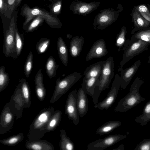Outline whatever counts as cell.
<instances>
[{
	"label": "cell",
	"mask_w": 150,
	"mask_h": 150,
	"mask_svg": "<svg viewBox=\"0 0 150 150\" xmlns=\"http://www.w3.org/2000/svg\"><path fill=\"white\" fill-rule=\"evenodd\" d=\"M9 104L16 118L18 119L21 118L24 108L25 101L22 95L21 85L19 83L11 97Z\"/></svg>",
	"instance_id": "cell-12"
},
{
	"label": "cell",
	"mask_w": 150,
	"mask_h": 150,
	"mask_svg": "<svg viewBox=\"0 0 150 150\" xmlns=\"http://www.w3.org/2000/svg\"><path fill=\"white\" fill-rule=\"evenodd\" d=\"M100 4V2H86L74 1L69 8L74 14L86 16L97 9Z\"/></svg>",
	"instance_id": "cell-13"
},
{
	"label": "cell",
	"mask_w": 150,
	"mask_h": 150,
	"mask_svg": "<svg viewBox=\"0 0 150 150\" xmlns=\"http://www.w3.org/2000/svg\"><path fill=\"white\" fill-rule=\"evenodd\" d=\"M6 0L7 5V9L4 15L5 17L11 19V15L15 10L16 0Z\"/></svg>",
	"instance_id": "cell-39"
},
{
	"label": "cell",
	"mask_w": 150,
	"mask_h": 150,
	"mask_svg": "<svg viewBox=\"0 0 150 150\" xmlns=\"http://www.w3.org/2000/svg\"><path fill=\"white\" fill-rule=\"evenodd\" d=\"M16 24L15 16L11 18L9 26L4 31L3 53L6 57H16L15 46Z\"/></svg>",
	"instance_id": "cell-7"
},
{
	"label": "cell",
	"mask_w": 150,
	"mask_h": 150,
	"mask_svg": "<svg viewBox=\"0 0 150 150\" xmlns=\"http://www.w3.org/2000/svg\"><path fill=\"white\" fill-rule=\"evenodd\" d=\"M55 111L50 107L44 108L36 115L29 127L28 138L30 140L40 139L46 133V128Z\"/></svg>",
	"instance_id": "cell-3"
},
{
	"label": "cell",
	"mask_w": 150,
	"mask_h": 150,
	"mask_svg": "<svg viewBox=\"0 0 150 150\" xmlns=\"http://www.w3.org/2000/svg\"><path fill=\"white\" fill-rule=\"evenodd\" d=\"M84 39L83 36L76 35L71 40L69 45V52L71 56L75 58L79 56L83 49Z\"/></svg>",
	"instance_id": "cell-19"
},
{
	"label": "cell",
	"mask_w": 150,
	"mask_h": 150,
	"mask_svg": "<svg viewBox=\"0 0 150 150\" xmlns=\"http://www.w3.org/2000/svg\"><path fill=\"white\" fill-rule=\"evenodd\" d=\"M120 87V77L118 74H116L111 88L106 97L103 100L95 105L94 108L101 110H107L110 108L116 99Z\"/></svg>",
	"instance_id": "cell-9"
},
{
	"label": "cell",
	"mask_w": 150,
	"mask_h": 150,
	"mask_svg": "<svg viewBox=\"0 0 150 150\" xmlns=\"http://www.w3.org/2000/svg\"><path fill=\"white\" fill-rule=\"evenodd\" d=\"M20 14L25 18L23 28L27 33L32 32L42 25L45 20L46 23L53 28L59 29L62 27L60 20L50 11L38 6L31 8L26 4L21 8Z\"/></svg>",
	"instance_id": "cell-1"
},
{
	"label": "cell",
	"mask_w": 150,
	"mask_h": 150,
	"mask_svg": "<svg viewBox=\"0 0 150 150\" xmlns=\"http://www.w3.org/2000/svg\"><path fill=\"white\" fill-rule=\"evenodd\" d=\"M15 115L11 110L9 103H7L1 112L0 119V135L9 131L14 122Z\"/></svg>",
	"instance_id": "cell-14"
},
{
	"label": "cell",
	"mask_w": 150,
	"mask_h": 150,
	"mask_svg": "<svg viewBox=\"0 0 150 150\" xmlns=\"http://www.w3.org/2000/svg\"><path fill=\"white\" fill-rule=\"evenodd\" d=\"M147 62L148 63L150 64V54L149 57L148 59Z\"/></svg>",
	"instance_id": "cell-45"
},
{
	"label": "cell",
	"mask_w": 150,
	"mask_h": 150,
	"mask_svg": "<svg viewBox=\"0 0 150 150\" xmlns=\"http://www.w3.org/2000/svg\"><path fill=\"white\" fill-rule=\"evenodd\" d=\"M74 0V1H79V0Z\"/></svg>",
	"instance_id": "cell-48"
},
{
	"label": "cell",
	"mask_w": 150,
	"mask_h": 150,
	"mask_svg": "<svg viewBox=\"0 0 150 150\" xmlns=\"http://www.w3.org/2000/svg\"><path fill=\"white\" fill-rule=\"evenodd\" d=\"M79 72H75L66 76L60 80L58 78L56 81L55 88L50 100L51 103H54L63 95L65 93L82 77Z\"/></svg>",
	"instance_id": "cell-6"
},
{
	"label": "cell",
	"mask_w": 150,
	"mask_h": 150,
	"mask_svg": "<svg viewBox=\"0 0 150 150\" xmlns=\"http://www.w3.org/2000/svg\"><path fill=\"white\" fill-rule=\"evenodd\" d=\"M42 1H48L52 2L53 1V0H41Z\"/></svg>",
	"instance_id": "cell-47"
},
{
	"label": "cell",
	"mask_w": 150,
	"mask_h": 150,
	"mask_svg": "<svg viewBox=\"0 0 150 150\" xmlns=\"http://www.w3.org/2000/svg\"><path fill=\"white\" fill-rule=\"evenodd\" d=\"M57 48L59 56L62 64L67 67L68 64V52L67 45L62 38L59 37L57 41Z\"/></svg>",
	"instance_id": "cell-23"
},
{
	"label": "cell",
	"mask_w": 150,
	"mask_h": 150,
	"mask_svg": "<svg viewBox=\"0 0 150 150\" xmlns=\"http://www.w3.org/2000/svg\"><path fill=\"white\" fill-rule=\"evenodd\" d=\"M23 44V35L20 34L16 26L15 33L16 58L18 57L20 55Z\"/></svg>",
	"instance_id": "cell-32"
},
{
	"label": "cell",
	"mask_w": 150,
	"mask_h": 150,
	"mask_svg": "<svg viewBox=\"0 0 150 150\" xmlns=\"http://www.w3.org/2000/svg\"><path fill=\"white\" fill-rule=\"evenodd\" d=\"M63 0H53L48 7L50 12L54 15L57 16L61 13Z\"/></svg>",
	"instance_id": "cell-35"
},
{
	"label": "cell",
	"mask_w": 150,
	"mask_h": 150,
	"mask_svg": "<svg viewBox=\"0 0 150 150\" xmlns=\"http://www.w3.org/2000/svg\"><path fill=\"white\" fill-rule=\"evenodd\" d=\"M146 30V31H148V32H150V28H147L146 29H145V30Z\"/></svg>",
	"instance_id": "cell-46"
},
{
	"label": "cell",
	"mask_w": 150,
	"mask_h": 150,
	"mask_svg": "<svg viewBox=\"0 0 150 150\" xmlns=\"http://www.w3.org/2000/svg\"><path fill=\"white\" fill-rule=\"evenodd\" d=\"M132 17L135 29L132 32V34H134L135 32L139 29L147 28L150 25V22L142 16L137 10L134 12Z\"/></svg>",
	"instance_id": "cell-25"
},
{
	"label": "cell",
	"mask_w": 150,
	"mask_h": 150,
	"mask_svg": "<svg viewBox=\"0 0 150 150\" xmlns=\"http://www.w3.org/2000/svg\"><path fill=\"white\" fill-rule=\"evenodd\" d=\"M10 79L8 74L5 71L3 66L0 67V92L4 90L8 85Z\"/></svg>",
	"instance_id": "cell-33"
},
{
	"label": "cell",
	"mask_w": 150,
	"mask_h": 150,
	"mask_svg": "<svg viewBox=\"0 0 150 150\" xmlns=\"http://www.w3.org/2000/svg\"><path fill=\"white\" fill-rule=\"evenodd\" d=\"M62 118V112L59 110H56L50 118L46 128V132L54 130L59 125Z\"/></svg>",
	"instance_id": "cell-28"
},
{
	"label": "cell",
	"mask_w": 150,
	"mask_h": 150,
	"mask_svg": "<svg viewBox=\"0 0 150 150\" xmlns=\"http://www.w3.org/2000/svg\"><path fill=\"white\" fill-rule=\"evenodd\" d=\"M21 85L22 95L25 101L24 108H29L31 104L30 92L29 85L25 79L23 78L19 81Z\"/></svg>",
	"instance_id": "cell-26"
},
{
	"label": "cell",
	"mask_w": 150,
	"mask_h": 150,
	"mask_svg": "<svg viewBox=\"0 0 150 150\" xmlns=\"http://www.w3.org/2000/svg\"><path fill=\"white\" fill-rule=\"evenodd\" d=\"M134 150H150V138H144L135 147Z\"/></svg>",
	"instance_id": "cell-41"
},
{
	"label": "cell",
	"mask_w": 150,
	"mask_h": 150,
	"mask_svg": "<svg viewBox=\"0 0 150 150\" xmlns=\"http://www.w3.org/2000/svg\"><path fill=\"white\" fill-rule=\"evenodd\" d=\"M7 9V5L6 0H0V12L4 14Z\"/></svg>",
	"instance_id": "cell-42"
},
{
	"label": "cell",
	"mask_w": 150,
	"mask_h": 150,
	"mask_svg": "<svg viewBox=\"0 0 150 150\" xmlns=\"http://www.w3.org/2000/svg\"><path fill=\"white\" fill-rule=\"evenodd\" d=\"M141 63V60H138L130 67L120 71V87L122 88H126L138 69Z\"/></svg>",
	"instance_id": "cell-16"
},
{
	"label": "cell",
	"mask_w": 150,
	"mask_h": 150,
	"mask_svg": "<svg viewBox=\"0 0 150 150\" xmlns=\"http://www.w3.org/2000/svg\"><path fill=\"white\" fill-rule=\"evenodd\" d=\"M87 94L81 86L77 91V106L79 116L83 117L88 109V100Z\"/></svg>",
	"instance_id": "cell-17"
},
{
	"label": "cell",
	"mask_w": 150,
	"mask_h": 150,
	"mask_svg": "<svg viewBox=\"0 0 150 150\" xmlns=\"http://www.w3.org/2000/svg\"><path fill=\"white\" fill-rule=\"evenodd\" d=\"M126 135L115 134L93 141L87 146L88 150H103L117 143L127 137Z\"/></svg>",
	"instance_id": "cell-10"
},
{
	"label": "cell",
	"mask_w": 150,
	"mask_h": 150,
	"mask_svg": "<svg viewBox=\"0 0 150 150\" xmlns=\"http://www.w3.org/2000/svg\"><path fill=\"white\" fill-rule=\"evenodd\" d=\"M98 77H91L88 79L83 78L82 84L87 94L92 97L93 95L96 87L99 83Z\"/></svg>",
	"instance_id": "cell-24"
},
{
	"label": "cell",
	"mask_w": 150,
	"mask_h": 150,
	"mask_svg": "<svg viewBox=\"0 0 150 150\" xmlns=\"http://www.w3.org/2000/svg\"><path fill=\"white\" fill-rule=\"evenodd\" d=\"M25 148L29 150H54L53 145L47 140L39 139L29 140L25 142Z\"/></svg>",
	"instance_id": "cell-18"
},
{
	"label": "cell",
	"mask_w": 150,
	"mask_h": 150,
	"mask_svg": "<svg viewBox=\"0 0 150 150\" xmlns=\"http://www.w3.org/2000/svg\"><path fill=\"white\" fill-rule=\"evenodd\" d=\"M50 40L49 39L42 38L37 43L36 49L38 54L44 53L49 46Z\"/></svg>",
	"instance_id": "cell-36"
},
{
	"label": "cell",
	"mask_w": 150,
	"mask_h": 150,
	"mask_svg": "<svg viewBox=\"0 0 150 150\" xmlns=\"http://www.w3.org/2000/svg\"><path fill=\"white\" fill-rule=\"evenodd\" d=\"M118 15V11L112 8L101 10L94 18L93 23V29H105L116 20Z\"/></svg>",
	"instance_id": "cell-8"
},
{
	"label": "cell",
	"mask_w": 150,
	"mask_h": 150,
	"mask_svg": "<svg viewBox=\"0 0 150 150\" xmlns=\"http://www.w3.org/2000/svg\"><path fill=\"white\" fill-rule=\"evenodd\" d=\"M77 91H71L67 98L65 107V112L69 119L77 125L79 122V115L77 106Z\"/></svg>",
	"instance_id": "cell-11"
},
{
	"label": "cell",
	"mask_w": 150,
	"mask_h": 150,
	"mask_svg": "<svg viewBox=\"0 0 150 150\" xmlns=\"http://www.w3.org/2000/svg\"><path fill=\"white\" fill-rule=\"evenodd\" d=\"M59 67L52 56L48 57L45 64V69L47 74L49 78H52L56 76L57 71Z\"/></svg>",
	"instance_id": "cell-30"
},
{
	"label": "cell",
	"mask_w": 150,
	"mask_h": 150,
	"mask_svg": "<svg viewBox=\"0 0 150 150\" xmlns=\"http://www.w3.org/2000/svg\"><path fill=\"white\" fill-rule=\"evenodd\" d=\"M59 147L60 150H74V143L67 136L65 130L62 129L60 132Z\"/></svg>",
	"instance_id": "cell-27"
},
{
	"label": "cell",
	"mask_w": 150,
	"mask_h": 150,
	"mask_svg": "<svg viewBox=\"0 0 150 150\" xmlns=\"http://www.w3.org/2000/svg\"><path fill=\"white\" fill-rule=\"evenodd\" d=\"M22 0H16L15 10L19 6Z\"/></svg>",
	"instance_id": "cell-43"
},
{
	"label": "cell",
	"mask_w": 150,
	"mask_h": 150,
	"mask_svg": "<svg viewBox=\"0 0 150 150\" xmlns=\"http://www.w3.org/2000/svg\"><path fill=\"white\" fill-rule=\"evenodd\" d=\"M114 62L113 57H108L105 61L101 74L99 78V83L95 89L92 96L94 105L98 103V100L101 92L108 88L114 75Z\"/></svg>",
	"instance_id": "cell-4"
},
{
	"label": "cell",
	"mask_w": 150,
	"mask_h": 150,
	"mask_svg": "<svg viewBox=\"0 0 150 150\" xmlns=\"http://www.w3.org/2000/svg\"><path fill=\"white\" fill-rule=\"evenodd\" d=\"M121 122L118 121H112L107 122L97 129L96 133L100 136L107 134L120 126Z\"/></svg>",
	"instance_id": "cell-22"
},
{
	"label": "cell",
	"mask_w": 150,
	"mask_h": 150,
	"mask_svg": "<svg viewBox=\"0 0 150 150\" xmlns=\"http://www.w3.org/2000/svg\"><path fill=\"white\" fill-rule=\"evenodd\" d=\"M105 61H100L89 66L84 71V78H99L102 72Z\"/></svg>",
	"instance_id": "cell-21"
},
{
	"label": "cell",
	"mask_w": 150,
	"mask_h": 150,
	"mask_svg": "<svg viewBox=\"0 0 150 150\" xmlns=\"http://www.w3.org/2000/svg\"><path fill=\"white\" fill-rule=\"evenodd\" d=\"M144 83L142 79L137 77L131 86L129 93L119 101L114 110L125 112L146 100V98L142 96L139 92Z\"/></svg>",
	"instance_id": "cell-2"
},
{
	"label": "cell",
	"mask_w": 150,
	"mask_h": 150,
	"mask_svg": "<svg viewBox=\"0 0 150 150\" xmlns=\"http://www.w3.org/2000/svg\"><path fill=\"white\" fill-rule=\"evenodd\" d=\"M135 121L142 126L150 121V100L145 104L142 115L137 117Z\"/></svg>",
	"instance_id": "cell-29"
},
{
	"label": "cell",
	"mask_w": 150,
	"mask_h": 150,
	"mask_svg": "<svg viewBox=\"0 0 150 150\" xmlns=\"http://www.w3.org/2000/svg\"><path fill=\"white\" fill-rule=\"evenodd\" d=\"M36 94L38 99L42 101L46 95V91L44 86L42 69H39L35 76L34 79Z\"/></svg>",
	"instance_id": "cell-20"
},
{
	"label": "cell",
	"mask_w": 150,
	"mask_h": 150,
	"mask_svg": "<svg viewBox=\"0 0 150 150\" xmlns=\"http://www.w3.org/2000/svg\"><path fill=\"white\" fill-rule=\"evenodd\" d=\"M108 51L103 39L98 40L94 43L86 58L87 61L93 58H101L106 55Z\"/></svg>",
	"instance_id": "cell-15"
},
{
	"label": "cell",
	"mask_w": 150,
	"mask_h": 150,
	"mask_svg": "<svg viewBox=\"0 0 150 150\" xmlns=\"http://www.w3.org/2000/svg\"><path fill=\"white\" fill-rule=\"evenodd\" d=\"M150 45L149 43L140 40H126L122 48L124 52L118 71L123 69V66L135 56L147 50Z\"/></svg>",
	"instance_id": "cell-5"
},
{
	"label": "cell",
	"mask_w": 150,
	"mask_h": 150,
	"mask_svg": "<svg viewBox=\"0 0 150 150\" xmlns=\"http://www.w3.org/2000/svg\"><path fill=\"white\" fill-rule=\"evenodd\" d=\"M127 30L125 27L123 26L120 31L116 36L115 45L118 48V51L120 50L123 48L126 41V35Z\"/></svg>",
	"instance_id": "cell-34"
},
{
	"label": "cell",
	"mask_w": 150,
	"mask_h": 150,
	"mask_svg": "<svg viewBox=\"0 0 150 150\" xmlns=\"http://www.w3.org/2000/svg\"><path fill=\"white\" fill-rule=\"evenodd\" d=\"M130 40H140L150 44V32L145 30L140 31L132 35Z\"/></svg>",
	"instance_id": "cell-37"
},
{
	"label": "cell",
	"mask_w": 150,
	"mask_h": 150,
	"mask_svg": "<svg viewBox=\"0 0 150 150\" xmlns=\"http://www.w3.org/2000/svg\"><path fill=\"white\" fill-rule=\"evenodd\" d=\"M124 145L123 144H121L117 148L112 149V150H124Z\"/></svg>",
	"instance_id": "cell-44"
},
{
	"label": "cell",
	"mask_w": 150,
	"mask_h": 150,
	"mask_svg": "<svg viewBox=\"0 0 150 150\" xmlns=\"http://www.w3.org/2000/svg\"><path fill=\"white\" fill-rule=\"evenodd\" d=\"M33 54L30 51L27 56L24 66V71L26 77H29L33 67Z\"/></svg>",
	"instance_id": "cell-38"
},
{
	"label": "cell",
	"mask_w": 150,
	"mask_h": 150,
	"mask_svg": "<svg viewBox=\"0 0 150 150\" xmlns=\"http://www.w3.org/2000/svg\"><path fill=\"white\" fill-rule=\"evenodd\" d=\"M24 139V135L19 133L11 136L7 138L0 140V143L8 146H15L22 142Z\"/></svg>",
	"instance_id": "cell-31"
},
{
	"label": "cell",
	"mask_w": 150,
	"mask_h": 150,
	"mask_svg": "<svg viewBox=\"0 0 150 150\" xmlns=\"http://www.w3.org/2000/svg\"><path fill=\"white\" fill-rule=\"evenodd\" d=\"M136 8L145 19L150 22V12L146 6L141 5L136 7Z\"/></svg>",
	"instance_id": "cell-40"
}]
</instances>
